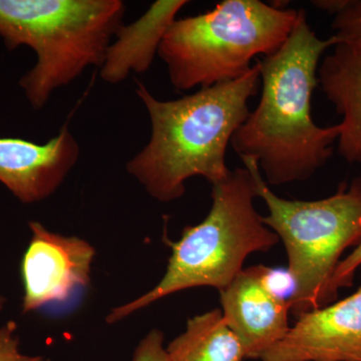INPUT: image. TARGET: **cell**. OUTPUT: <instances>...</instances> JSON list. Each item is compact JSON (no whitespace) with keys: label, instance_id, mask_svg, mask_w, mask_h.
Wrapping results in <instances>:
<instances>
[{"label":"cell","instance_id":"obj_1","mask_svg":"<svg viewBox=\"0 0 361 361\" xmlns=\"http://www.w3.org/2000/svg\"><path fill=\"white\" fill-rule=\"evenodd\" d=\"M337 44L334 35L320 39L305 11L299 9L283 45L258 59L260 101L233 135L231 146L240 158L258 164L267 184L280 186L308 180L334 154L341 127L316 125L311 99L318 85L320 59Z\"/></svg>","mask_w":361,"mask_h":361},{"label":"cell","instance_id":"obj_2","mask_svg":"<svg viewBox=\"0 0 361 361\" xmlns=\"http://www.w3.org/2000/svg\"><path fill=\"white\" fill-rule=\"evenodd\" d=\"M260 87L258 61L238 80L172 101L157 99L137 82L135 94L148 111L151 137L128 161L127 172L163 203L184 196L190 178L203 177L211 185L226 179L231 172L226 163L228 146Z\"/></svg>","mask_w":361,"mask_h":361},{"label":"cell","instance_id":"obj_3","mask_svg":"<svg viewBox=\"0 0 361 361\" xmlns=\"http://www.w3.org/2000/svg\"><path fill=\"white\" fill-rule=\"evenodd\" d=\"M125 11L122 0H0L4 44L25 45L37 56L18 82L33 110L90 66H103Z\"/></svg>","mask_w":361,"mask_h":361},{"label":"cell","instance_id":"obj_4","mask_svg":"<svg viewBox=\"0 0 361 361\" xmlns=\"http://www.w3.org/2000/svg\"><path fill=\"white\" fill-rule=\"evenodd\" d=\"M212 207L198 225L188 226L172 249L167 269L152 290L118 306L106 317L113 324L164 297L196 287L221 291L243 270L247 257L270 250L279 238L254 207L258 198L250 171L237 168L212 185Z\"/></svg>","mask_w":361,"mask_h":361},{"label":"cell","instance_id":"obj_5","mask_svg":"<svg viewBox=\"0 0 361 361\" xmlns=\"http://www.w3.org/2000/svg\"><path fill=\"white\" fill-rule=\"evenodd\" d=\"M298 11L260 0H224L212 11L175 20L158 56L178 90L238 80L259 56H269L288 39Z\"/></svg>","mask_w":361,"mask_h":361},{"label":"cell","instance_id":"obj_6","mask_svg":"<svg viewBox=\"0 0 361 361\" xmlns=\"http://www.w3.org/2000/svg\"><path fill=\"white\" fill-rule=\"evenodd\" d=\"M256 180L263 217L283 242L293 291L288 299L296 317L336 300L331 281L342 254L361 243V178L342 183L336 194L316 201L287 200L271 191L255 161L241 158Z\"/></svg>","mask_w":361,"mask_h":361},{"label":"cell","instance_id":"obj_7","mask_svg":"<svg viewBox=\"0 0 361 361\" xmlns=\"http://www.w3.org/2000/svg\"><path fill=\"white\" fill-rule=\"evenodd\" d=\"M28 227L30 240L21 265L25 313L65 302L87 287L96 256L84 239L52 232L37 221Z\"/></svg>","mask_w":361,"mask_h":361},{"label":"cell","instance_id":"obj_8","mask_svg":"<svg viewBox=\"0 0 361 361\" xmlns=\"http://www.w3.org/2000/svg\"><path fill=\"white\" fill-rule=\"evenodd\" d=\"M273 272L265 266H252L219 291L223 317L249 360H260L291 327L290 303L271 286Z\"/></svg>","mask_w":361,"mask_h":361},{"label":"cell","instance_id":"obj_9","mask_svg":"<svg viewBox=\"0 0 361 361\" xmlns=\"http://www.w3.org/2000/svg\"><path fill=\"white\" fill-rule=\"evenodd\" d=\"M261 361H361V284L338 302L303 313Z\"/></svg>","mask_w":361,"mask_h":361},{"label":"cell","instance_id":"obj_10","mask_svg":"<svg viewBox=\"0 0 361 361\" xmlns=\"http://www.w3.org/2000/svg\"><path fill=\"white\" fill-rule=\"evenodd\" d=\"M80 154L68 125L45 144L0 137V183L21 203L44 201L65 182Z\"/></svg>","mask_w":361,"mask_h":361},{"label":"cell","instance_id":"obj_11","mask_svg":"<svg viewBox=\"0 0 361 361\" xmlns=\"http://www.w3.org/2000/svg\"><path fill=\"white\" fill-rule=\"evenodd\" d=\"M318 68V85L342 116L338 153L361 166V49L334 45Z\"/></svg>","mask_w":361,"mask_h":361},{"label":"cell","instance_id":"obj_12","mask_svg":"<svg viewBox=\"0 0 361 361\" xmlns=\"http://www.w3.org/2000/svg\"><path fill=\"white\" fill-rule=\"evenodd\" d=\"M188 4L186 0H158L139 20L121 26L101 66V78L104 82L116 85L130 73H146L158 54L169 26Z\"/></svg>","mask_w":361,"mask_h":361},{"label":"cell","instance_id":"obj_13","mask_svg":"<svg viewBox=\"0 0 361 361\" xmlns=\"http://www.w3.org/2000/svg\"><path fill=\"white\" fill-rule=\"evenodd\" d=\"M170 361H244L241 342L228 326L222 310L194 316L186 330L166 348Z\"/></svg>","mask_w":361,"mask_h":361},{"label":"cell","instance_id":"obj_14","mask_svg":"<svg viewBox=\"0 0 361 361\" xmlns=\"http://www.w3.org/2000/svg\"><path fill=\"white\" fill-rule=\"evenodd\" d=\"M312 4L334 14L332 28L338 44L361 49V0H317Z\"/></svg>","mask_w":361,"mask_h":361},{"label":"cell","instance_id":"obj_15","mask_svg":"<svg viewBox=\"0 0 361 361\" xmlns=\"http://www.w3.org/2000/svg\"><path fill=\"white\" fill-rule=\"evenodd\" d=\"M0 361H49L42 355H28L21 353L18 324L6 322L0 327Z\"/></svg>","mask_w":361,"mask_h":361},{"label":"cell","instance_id":"obj_16","mask_svg":"<svg viewBox=\"0 0 361 361\" xmlns=\"http://www.w3.org/2000/svg\"><path fill=\"white\" fill-rule=\"evenodd\" d=\"M164 339L161 330H151L135 348L133 361H170Z\"/></svg>","mask_w":361,"mask_h":361},{"label":"cell","instance_id":"obj_17","mask_svg":"<svg viewBox=\"0 0 361 361\" xmlns=\"http://www.w3.org/2000/svg\"><path fill=\"white\" fill-rule=\"evenodd\" d=\"M361 267V243L356 246L355 250L341 261L337 266L331 281V292L337 298L338 291L344 287H350L353 284L356 270Z\"/></svg>","mask_w":361,"mask_h":361},{"label":"cell","instance_id":"obj_18","mask_svg":"<svg viewBox=\"0 0 361 361\" xmlns=\"http://www.w3.org/2000/svg\"><path fill=\"white\" fill-rule=\"evenodd\" d=\"M4 304H6V298L4 296L0 295V313L2 312V310H4Z\"/></svg>","mask_w":361,"mask_h":361}]
</instances>
